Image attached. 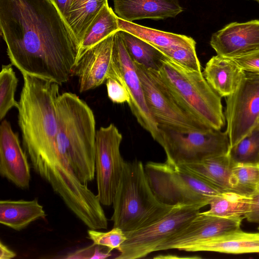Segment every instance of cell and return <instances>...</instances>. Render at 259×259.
<instances>
[{"label":"cell","mask_w":259,"mask_h":259,"mask_svg":"<svg viewBox=\"0 0 259 259\" xmlns=\"http://www.w3.org/2000/svg\"><path fill=\"white\" fill-rule=\"evenodd\" d=\"M0 29L12 65L60 85L73 75L79 45L51 0H0Z\"/></svg>","instance_id":"cell-1"},{"label":"cell","mask_w":259,"mask_h":259,"mask_svg":"<svg viewBox=\"0 0 259 259\" xmlns=\"http://www.w3.org/2000/svg\"><path fill=\"white\" fill-rule=\"evenodd\" d=\"M22 76L17 109L23 146L34 170L55 167L59 161L56 101L60 85L27 74Z\"/></svg>","instance_id":"cell-2"},{"label":"cell","mask_w":259,"mask_h":259,"mask_svg":"<svg viewBox=\"0 0 259 259\" xmlns=\"http://www.w3.org/2000/svg\"><path fill=\"white\" fill-rule=\"evenodd\" d=\"M58 130L57 150L65 155L83 184L95 175L97 130L93 110L75 94L65 92L56 101Z\"/></svg>","instance_id":"cell-3"},{"label":"cell","mask_w":259,"mask_h":259,"mask_svg":"<svg viewBox=\"0 0 259 259\" xmlns=\"http://www.w3.org/2000/svg\"><path fill=\"white\" fill-rule=\"evenodd\" d=\"M113 227L124 232L136 230L162 218L173 207L161 203L149 183L139 160L124 161L113 200Z\"/></svg>","instance_id":"cell-4"},{"label":"cell","mask_w":259,"mask_h":259,"mask_svg":"<svg viewBox=\"0 0 259 259\" xmlns=\"http://www.w3.org/2000/svg\"><path fill=\"white\" fill-rule=\"evenodd\" d=\"M161 61L159 75L179 103L207 127L221 130L226 123L222 97L209 84L202 72L164 55Z\"/></svg>","instance_id":"cell-5"},{"label":"cell","mask_w":259,"mask_h":259,"mask_svg":"<svg viewBox=\"0 0 259 259\" xmlns=\"http://www.w3.org/2000/svg\"><path fill=\"white\" fill-rule=\"evenodd\" d=\"M152 190L163 204L200 209L223 191L180 165L148 162L144 166Z\"/></svg>","instance_id":"cell-6"},{"label":"cell","mask_w":259,"mask_h":259,"mask_svg":"<svg viewBox=\"0 0 259 259\" xmlns=\"http://www.w3.org/2000/svg\"><path fill=\"white\" fill-rule=\"evenodd\" d=\"M156 141L164 149L169 163L181 165L227 153L230 149L226 131L211 128L181 130L158 125Z\"/></svg>","instance_id":"cell-7"},{"label":"cell","mask_w":259,"mask_h":259,"mask_svg":"<svg viewBox=\"0 0 259 259\" xmlns=\"http://www.w3.org/2000/svg\"><path fill=\"white\" fill-rule=\"evenodd\" d=\"M135 64L147 106L158 125L181 130L209 128L183 107L161 79L157 70L135 62Z\"/></svg>","instance_id":"cell-8"},{"label":"cell","mask_w":259,"mask_h":259,"mask_svg":"<svg viewBox=\"0 0 259 259\" xmlns=\"http://www.w3.org/2000/svg\"><path fill=\"white\" fill-rule=\"evenodd\" d=\"M199 209L175 206L155 222L136 230L124 232L126 240L117 250V259H137L156 251L163 243L189 224Z\"/></svg>","instance_id":"cell-9"},{"label":"cell","mask_w":259,"mask_h":259,"mask_svg":"<svg viewBox=\"0 0 259 259\" xmlns=\"http://www.w3.org/2000/svg\"><path fill=\"white\" fill-rule=\"evenodd\" d=\"M122 140V134L113 123L97 130L95 172L97 195L103 205L112 204L120 179L124 162L120 151Z\"/></svg>","instance_id":"cell-10"},{"label":"cell","mask_w":259,"mask_h":259,"mask_svg":"<svg viewBox=\"0 0 259 259\" xmlns=\"http://www.w3.org/2000/svg\"><path fill=\"white\" fill-rule=\"evenodd\" d=\"M224 114L230 148L259 124V76L245 72L237 89L226 97Z\"/></svg>","instance_id":"cell-11"},{"label":"cell","mask_w":259,"mask_h":259,"mask_svg":"<svg viewBox=\"0 0 259 259\" xmlns=\"http://www.w3.org/2000/svg\"><path fill=\"white\" fill-rule=\"evenodd\" d=\"M112 60L122 77L130 96V108L141 126L155 140L159 134L158 124L147 106L142 85L133 60L119 34H114Z\"/></svg>","instance_id":"cell-12"},{"label":"cell","mask_w":259,"mask_h":259,"mask_svg":"<svg viewBox=\"0 0 259 259\" xmlns=\"http://www.w3.org/2000/svg\"><path fill=\"white\" fill-rule=\"evenodd\" d=\"M243 218L228 219L200 211L183 229L160 244L157 251L183 250L188 246L240 228Z\"/></svg>","instance_id":"cell-13"},{"label":"cell","mask_w":259,"mask_h":259,"mask_svg":"<svg viewBox=\"0 0 259 259\" xmlns=\"http://www.w3.org/2000/svg\"><path fill=\"white\" fill-rule=\"evenodd\" d=\"M0 174L18 188L29 187L31 175L27 155L18 134L6 119L0 126Z\"/></svg>","instance_id":"cell-14"},{"label":"cell","mask_w":259,"mask_h":259,"mask_svg":"<svg viewBox=\"0 0 259 259\" xmlns=\"http://www.w3.org/2000/svg\"><path fill=\"white\" fill-rule=\"evenodd\" d=\"M114 34L88 50L75 64L73 75L78 77L80 93L94 89L106 82L112 66Z\"/></svg>","instance_id":"cell-15"},{"label":"cell","mask_w":259,"mask_h":259,"mask_svg":"<svg viewBox=\"0 0 259 259\" xmlns=\"http://www.w3.org/2000/svg\"><path fill=\"white\" fill-rule=\"evenodd\" d=\"M210 45L218 55L232 58L259 50V20L233 22L214 33Z\"/></svg>","instance_id":"cell-16"},{"label":"cell","mask_w":259,"mask_h":259,"mask_svg":"<svg viewBox=\"0 0 259 259\" xmlns=\"http://www.w3.org/2000/svg\"><path fill=\"white\" fill-rule=\"evenodd\" d=\"M114 13L126 21L174 18L183 11L179 0H113Z\"/></svg>","instance_id":"cell-17"},{"label":"cell","mask_w":259,"mask_h":259,"mask_svg":"<svg viewBox=\"0 0 259 259\" xmlns=\"http://www.w3.org/2000/svg\"><path fill=\"white\" fill-rule=\"evenodd\" d=\"M183 250L236 254L259 253V233L246 232L240 228L198 242Z\"/></svg>","instance_id":"cell-18"},{"label":"cell","mask_w":259,"mask_h":259,"mask_svg":"<svg viewBox=\"0 0 259 259\" xmlns=\"http://www.w3.org/2000/svg\"><path fill=\"white\" fill-rule=\"evenodd\" d=\"M202 73L211 87L226 98L237 89L245 72L231 59L217 55L206 63Z\"/></svg>","instance_id":"cell-19"},{"label":"cell","mask_w":259,"mask_h":259,"mask_svg":"<svg viewBox=\"0 0 259 259\" xmlns=\"http://www.w3.org/2000/svg\"><path fill=\"white\" fill-rule=\"evenodd\" d=\"M232 164V161L228 152L180 165L223 191H232L230 184Z\"/></svg>","instance_id":"cell-20"},{"label":"cell","mask_w":259,"mask_h":259,"mask_svg":"<svg viewBox=\"0 0 259 259\" xmlns=\"http://www.w3.org/2000/svg\"><path fill=\"white\" fill-rule=\"evenodd\" d=\"M46 215L43 206L36 198L32 200L0 201V223L16 231L25 228L33 222Z\"/></svg>","instance_id":"cell-21"},{"label":"cell","mask_w":259,"mask_h":259,"mask_svg":"<svg viewBox=\"0 0 259 259\" xmlns=\"http://www.w3.org/2000/svg\"><path fill=\"white\" fill-rule=\"evenodd\" d=\"M118 24L119 30L128 32L156 48L196 46L194 39L186 35L156 30L126 21L119 18H118Z\"/></svg>","instance_id":"cell-22"},{"label":"cell","mask_w":259,"mask_h":259,"mask_svg":"<svg viewBox=\"0 0 259 259\" xmlns=\"http://www.w3.org/2000/svg\"><path fill=\"white\" fill-rule=\"evenodd\" d=\"M118 18L108 3L102 8L85 32L80 45L75 64L88 50L110 34L119 30Z\"/></svg>","instance_id":"cell-23"},{"label":"cell","mask_w":259,"mask_h":259,"mask_svg":"<svg viewBox=\"0 0 259 259\" xmlns=\"http://www.w3.org/2000/svg\"><path fill=\"white\" fill-rule=\"evenodd\" d=\"M252 196L234 191H223L210 202L206 214L228 218H243L250 211Z\"/></svg>","instance_id":"cell-24"},{"label":"cell","mask_w":259,"mask_h":259,"mask_svg":"<svg viewBox=\"0 0 259 259\" xmlns=\"http://www.w3.org/2000/svg\"><path fill=\"white\" fill-rule=\"evenodd\" d=\"M107 0H72L66 21L80 45L85 32Z\"/></svg>","instance_id":"cell-25"},{"label":"cell","mask_w":259,"mask_h":259,"mask_svg":"<svg viewBox=\"0 0 259 259\" xmlns=\"http://www.w3.org/2000/svg\"><path fill=\"white\" fill-rule=\"evenodd\" d=\"M230 184L232 191L253 196L259 192V162H232Z\"/></svg>","instance_id":"cell-26"},{"label":"cell","mask_w":259,"mask_h":259,"mask_svg":"<svg viewBox=\"0 0 259 259\" xmlns=\"http://www.w3.org/2000/svg\"><path fill=\"white\" fill-rule=\"evenodd\" d=\"M125 48L133 60L144 67L158 70L164 55L156 48L136 36L119 30Z\"/></svg>","instance_id":"cell-27"},{"label":"cell","mask_w":259,"mask_h":259,"mask_svg":"<svg viewBox=\"0 0 259 259\" xmlns=\"http://www.w3.org/2000/svg\"><path fill=\"white\" fill-rule=\"evenodd\" d=\"M18 79L12 64L3 65L0 72V120H3L13 108L19 107L15 98Z\"/></svg>","instance_id":"cell-28"},{"label":"cell","mask_w":259,"mask_h":259,"mask_svg":"<svg viewBox=\"0 0 259 259\" xmlns=\"http://www.w3.org/2000/svg\"><path fill=\"white\" fill-rule=\"evenodd\" d=\"M232 162H259V124L229 150Z\"/></svg>","instance_id":"cell-29"},{"label":"cell","mask_w":259,"mask_h":259,"mask_svg":"<svg viewBox=\"0 0 259 259\" xmlns=\"http://www.w3.org/2000/svg\"><path fill=\"white\" fill-rule=\"evenodd\" d=\"M156 49L175 62L189 68L201 71V66L196 52V46Z\"/></svg>","instance_id":"cell-30"},{"label":"cell","mask_w":259,"mask_h":259,"mask_svg":"<svg viewBox=\"0 0 259 259\" xmlns=\"http://www.w3.org/2000/svg\"><path fill=\"white\" fill-rule=\"evenodd\" d=\"M88 235L94 244L107 247L109 252L117 249L126 238L124 232L118 227H113L107 232L89 229Z\"/></svg>","instance_id":"cell-31"},{"label":"cell","mask_w":259,"mask_h":259,"mask_svg":"<svg viewBox=\"0 0 259 259\" xmlns=\"http://www.w3.org/2000/svg\"><path fill=\"white\" fill-rule=\"evenodd\" d=\"M106 85L108 97L112 102L129 103L130 96L119 73L111 75L106 81Z\"/></svg>","instance_id":"cell-32"},{"label":"cell","mask_w":259,"mask_h":259,"mask_svg":"<svg viewBox=\"0 0 259 259\" xmlns=\"http://www.w3.org/2000/svg\"><path fill=\"white\" fill-rule=\"evenodd\" d=\"M230 59L245 72L259 76V50Z\"/></svg>","instance_id":"cell-33"},{"label":"cell","mask_w":259,"mask_h":259,"mask_svg":"<svg viewBox=\"0 0 259 259\" xmlns=\"http://www.w3.org/2000/svg\"><path fill=\"white\" fill-rule=\"evenodd\" d=\"M252 197L250 211L245 219L251 223H259V192Z\"/></svg>","instance_id":"cell-34"},{"label":"cell","mask_w":259,"mask_h":259,"mask_svg":"<svg viewBox=\"0 0 259 259\" xmlns=\"http://www.w3.org/2000/svg\"><path fill=\"white\" fill-rule=\"evenodd\" d=\"M96 245L93 244L87 248H83L68 255L67 258H90L93 255Z\"/></svg>","instance_id":"cell-35"},{"label":"cell","mask_w":259,"mask_h":259,"mask_svg":"<svg viewBox=\"0 0 259 259\" xmlns=\"http://www.w3.org/2000/svg\"><path fill=\"white\" fill-rule=\"evenodd\" d=\"M66 20L72 0H51Z\"/></svg>","instance_id":"cell-36"},{"label":"cell","mask_w":259,"mask_h":259,"mask_svg":"<svg viewBox=\"0 0 259 259\" xmlns=\"http://www.w3.org/2000/svg\"><path fill=\"white\" fill-rule=\"evenodd\" d=\"M16 256L15 252L10 249L2 241L0 242V259H11Z\"/></svg>","instance_id":"cell-37"},{"label":"cell","mask_w":259,"mask_h":259,"mask_svg":"<svg viewBox=\"0 0 259 259\" xmlns=\"http://www.w3.org/2000/svg\"><path fill=\"white\" fill-rule=\"evenodd\" d=\"M99 245L96 247L95 252L91 259H103L110 256L112 254L109 252L106 253L100 251Z\"/></svg>","instance_id":"cell-38"},{"label":"cell","mask_w":259,"mask_h":259,"mask_svg":"<svg viewBox=\"0 0 259 259\" xmlns=\"http://www.w3.org/2000/svg\"><path fill=\"white\" fill-rule=\"evenodd\" d=\"M154 258H200L199 256H180L178 255H173V254H166V255H158L157 256L154 257Z\"/></svg>","instance_id":"cell-39"},{"label":"cell","mask_w":259,"mask_h":259,"mask_svg":"<svg viewBox=\"0 0 259 259\" xmlns=\"http://www.w3.org/2000/svg\"><path fill=\"white\" fill-rule=\"evenodd\" d=\"M254 1H255L259 3V0H254Z\"/></svg>","instance_id":"cell-40"},{"label":"cell","mask_w":259,"mask_h":259,"mask_svg":"<svg viewBox=\"0 0 259 259\" xmlns=\"http://www.w3.org/2000/svg\"><path fill=\"white\" fill-rule=\"evenodd\" d=\"M258 230H259V227H258Z\"/></svg>","instance_id":"cell-41"}]
</instances>
